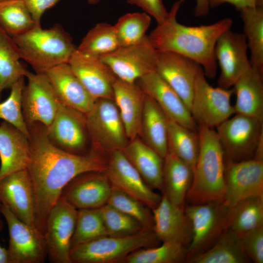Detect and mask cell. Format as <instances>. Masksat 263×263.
Masks as SVG:
<instances>
[{"mask_svg": "<svg viewBox=\"0 0 263 263\" xmlns=\"http://www.w3.org/2000/svg\"><path fill=\"white\" fill-rule=\"evenodd\" d=\"M27 125L30 155L26 169L35 193L36 227L44 236L48 214L64 188L82 173L105 172L107 160L103 152L93 146L83 154L62 150L49 140L43 124L33 122Z\"/></svg>", "mask_w": 263, "mask_h": 263, "instance_id": "obj_1", "label": "cell"}, {"mask_svg": "<svg viewBox=\"0 0 263 263\" xmlns=\"http://www.w3.org/2000/svg\"><path fill=\"white\" fill-rule=\"evenodd\" d=\"M184 2L175 1L166 19L157 23L148 38L156 50L174 52L194 61L201 67L206 77L212 79L218 67L216 43L220 36L231 28L233 21L225 18L208 25L182 24L177 21V15Z\"/></svg>", "mask_w": 263, "mask_h": 263, "instance_id": "obj_2", "label": "cell"}, {"mask_svg": "<svg viewBox=\"0 0 263 263\" xmlns=\"http://www.w3.org/2000/svg\"><path fill=\"white\" fill-rule=\"evenodd\" d=\"M200 148L186 200L190 204L224 202V153L214 128L198 125Z\"/></svg>", "mask_w": 263, "mask_h": 263, "instance_id": "obj_3", "label": "cell"}, {"mask_svg": "<svg viewBox=\"0 0 263 263\" xmlns=\"http://www.w3.org/2000/svg\"><path fill=\"white\" fill-rule=\"evenodd\" d=\"M12 38L21 59L29 63L36 73L68 63L76 49L70 34L58 24L47 29L37 25Z\"/></svg>", "mask_w": 263, "mask_h": 263, "instance_id": "obj_4", "label": "cell"}, {"mask_svg": "<svg viewBox=\"0 0 263 263\" xmlns=\"http://www.w3.org/2000/svg\"><path fill=\"white\" fill-rule=\"evenodd\" d=\"M160 241L152 231L122 237L107 236L72 247L70 259L75 263H123L134 251L157 246Z\"/></svg>", "mask_w": 263, "mask_h": 263, "instance_id": "obj_5", "label": "cell"}, {"mask_svg": "<svg viewBox=\"0 0 263 263\" xmlns=\"http://www.w3.org/2000/svg\"><path fill=\"white\" fill-rule=\"evenodd\" d=\"M215 128L225 161L253 158L263 141V119L235 113Z\"/></svg>", "mask_w": 263, "mask_h": 263, "instance_id": "obj_6", "label": "cell"}, {"mask_svg": "<svg viewBox=\"0 0 263 263\" xmlns=\"http://www.w3.org/2000/svg\"><path fill=\"white\" fill-rule=\"evenodd\" d=\"M185 209L191 230L187 260L209 248L228 229L231 208L224 202L190 204Z\"/></svg>", "mask_w": 263, "mask_h": 263, "instance_id": "obj_7", "label": "cell"}, {"mask_svg": "<svg viewBox=\"0 0 263 263\" xmlns=\"http://www.w3.org/2000/svg\"><path fill=\"white\" fill-rule=\"evenodd\" d=\"M86 115V123L92 146L109 153L123 150L127 136L118 110L113 99L95 100Z\"/></svg>", "mask_w": 263, "mask_h": 263, "instance_id": "obj_8", "label": "cell"}, {"mask_svg": "<svg viewBox=\"0 0 263 263\" xmlns=\"http://www.w3.org/2000/svg\"><path fill=\"white\" fill-rule=\"evenodd\" d=\"M233 94L232 88L224 89L210 85L200 67L196 76L190 108L197 125L215 128L234 114L231 101Z\"/></svg>", "mask_w": 263, "mask_h": 263, "instance_id": "obj_9", "label": "cell"}, {"mask_svg": "<svg viewBox=\"0 0 263 263\" xmlns=\"http://www.w3.org/2000/svg\"><path fill=\"white\" fill-rule=\"evenodd\" d=\"M157 51L148 36L139 42L99 56L121 80L135 83L146 74L155 71Z\"/></svg>", "mask_w": 263, "mask_h": 263, "instance_id": "obj_10", "label": "cell"}, {"mask_svg": "<svg viewBox=\"0 0 263 263\" xmlns=\"http://www.w3.org/2000/svg\"><path fill=\"white\" fill-rule=\"evenodd\" d=\"M77 210L60 198L50 210L46 223L44 238L47 257L53 263H72L71 241Z\"/></svg>", "mask_w": 263, "mask_h": 263, "instance_id": "obj_11", "label": "cell"}, {"mask_svg": "<svg viewBox=\"0 0 263 263\" xmlns=\"http://www.w3.org/2000/svg\"><path fill=\"white\" fill-rule=\"evenodd\" d=\"M224 203L232 208L242 201L263 196V160L225 161Z\"/></svg>", "mask_w": 263, "mask_h": 263, "instance_id": "obj_12", "label": "cell"}, {"mask_svg": "<svg viewBox=\"0 0 263 263\" xmlns=\"http://www.w3.org/2000/svg\"><path fill=\"white\" fill-rule=\"evenodd\" d=\"M1 214L7 224L9 263H42L47 257L44 236L36 228L17 218L4 205Z\"/></svg>", "mask_w": 263, "mask_h": 263, "instance_id": "obj_13", "label": "cell"}, {"mask_svg": "<svg viewBox=\"0 0 263 263\" xmlns=\"http://www.w3.org/2000/svg\"><path fill=\"white\" fill-rule=\"evenodd\" d=\"M27 83L23 89L22 110L26 124L39 122L48 127L57 112L59 100L43 73L27 71Z\"/></svg>", "mask_w": 263, "mask_h": 263, "instance_id": "obj_14", "label": "cell"}, {"mask_svg": "<svg viewBox=\"0 0 263 263\" xmlns=\"http://www.w3.org/2000/svg\"><path fill=\"white\" fill-rule=\"evenodd\" d=\"M248 50L244 33L234 32L230 29L220 36L215 47V56L220 68L218 87L232 88L238 79L251 67Z\"/></svg>", "mask_w": 263, "mask_h": 263, "instance_id": "obj_15", "label": "cell"}, {"mask_svg": "<svg viewBox=\"0 0 263 263\" xmlns=\"http://www.w3.org/2000/svg\"><path fill=\"white\" fill-rule=\"evenodd\" d=\"M46 133L51 142L59 149L76 154L86 153L84 151L90 137L86 115L59 101L55 117L46 127Z\"/></svg>", "mask_w": 263, "mask_h": 263, "instance_id": "obj_16", "label": "cell"}, {"mask_svg": "<svg viewBox=\"0 0 263 263\" xmlns=\"http://www.w3.org/2000/svg\"><path fill=\"white\" fill-rule=\"evenodd\" d=\"M105 173L112 186L137 199L151 210L159 204L162 196L146 183L121 150L110 153Z\"/></svg>", "mask_w": 263, "mask_h": 263, "instance_id": "obj_17", "label": "cell"}, {"mask_svg": "<svg viewBox=\"0 0 263 263\" xmlns=\"http://www.w3.org/2000/svg\"><path fill=\"white\" fill-rule=\"evenodd\" d=\"M0 202L19 220L36 228L35 193L27 169L0 179Z\"/></svg>", "mask_w": 263, "mask_h": 263, "instance_id": "obj_18", "label": "cell"}, {"mask_svg": "<svg viewBox=\"0 0 263 263\" xmlns=\"http://www.w3.org/2000/svg\"><path fill=\"white\" fill-rule=\"evenodd\" d=\"M112 185L105 172L82 173L63 189L60 197L77 210L99 208L108 203Z\"/></svg>", "mask_w": 263, "mask_h": 263, "instance_id": "obj_19", "label": "cell"}, {"mask_svg": "<svg viewBox=\"0 0 263 263\" xmlns=\"http://www.w3.org/2000/svg\"><path fill=\"white\" fill-rule=\"evenodd\" d=\"M136 83L156 102L169 120L197 131L198 125L187 105L155 71L144 75Z\"/></svg>", "mask_w": 263, "mask_h": 263, "instance_id": "obj_20", "label": "cell"}, {"mask_svg": "<svg viewBox=\"0 0 263 263\" xmlns=\"http://www.w3.org/2000/svg\"><path fill=\"white\" fill-rule=\"evenodd\" d=\"M157 51L155 71L180 96L190 110L196 76L201 67L180 54Z\"/></svg>", "mask_w": 263, "mask_h": 263, "instance_id": "obj_21", "label": "cell"}, {"mask_svg": "<svg viewBox=\"0 0 263 263\" xmlns=\"http://www.w3.org/2000/svg\"><path fill=\"white\" fill-rule=\"evenodd\" d=\"M68 64L95 100L113 99V84L117 77L99 56L86 54L76 49Z\"/></svg>", "mask_w": 263, "mask_h": 263, "instance_id": "obj_22", "label": "cell"}, {"mask_svg": "<svg viewBox=\"0 0 263 263\" xmlns=\"http://www.w3.org/2000/svg\"><path fill=\"white\" fill-rule=\"evenodd\" d=\"M43 73L47 77L60 102L85 114L91 110L95 100L68 63L51 68Z\"/></svg>", "mask_w": 263, "mask_h": 263, "instance_id": "obj_23", "label": "cell"}, {"mask_svg": "<svg viewBox=\"0 0 263 263\" xmlns=\"http://www.w3.org/2000/svg\"><path fill=\"white\" fill-rule=\"evenodd\" d=\"M152 212L154 231L159 240L177 243L188 248L191 239V230L184 206L172 204L163 194L159 204Z\"/></svg>", "mask_w": 263, "mask_h": 263, "instance_id": "obj_24", "label": "cell"}, {"mask_svg": "<svg viewBox=\"0 0 263 263\" xmlns=\"http://www.w3.org/2000/svg\"><path fill=\"white\" fill-rule=\"evenodd\" d=\"M113 94L127 138L133 140L140 134L145 94L136 82L117 78L113 84Z\"/></svg>", "mask_w": 263, "mask_h": 263, "instance_id": "obj_25", "label": "cell"}, {"mask_svg": "<svg viewBox=\"0 0 263 263\" xmlns=\"http://www.w3.org/2000/svg\"><path fill=\"white\" fill-rule=\"evenodd\" d=\"M30 155L28 137L12 124L0 123V179L26 169Z\"/></svg>", "mask_w": 263, "mask_h": 263, "instance_id": "obj_26", "label": "cell"}, {"mask_svg": "<svg viewBox=\"0 0 263 263\" xmlns=\"http://www.w3.org/2000/svg\"><path fill=\"white\" fill-rule=\"evenodd\" d=\"M152 189L164 193V158L143 141L135 138L121 150Z\"/></svg>", "mask_w": 263, "mask_h": 263, "instance_id": "obj_27", "label": "cell"}, {"mask_svg": "<svg viewBox=\"0 0 263 263\" xmlns=\"http://www.w3.org/2000/svg\"><path fill=\"white\" fill-rule=\"evenodd\" d=\"M235 113L263 119V75L252 67L232 87Z\"/></svg>", "mask_w": 263, "mask_h": 263, "instance_id": "obj_28", "label": "cell"}, {"mask_svg": "<svg viewBox=\"0 0 263 263\" xmlns=\"http://www.w3.org/2000/svg\"><path fill=\"white\" fill-rule=\"evenodd\" d=\"M168 121L156 102L145 94L140 134L144 142L163 158L168 152Z\"/></svg>", "mask_w": 263, "mask_h": 263, "instance_id": "obj_29", "label": "cell"}, {"mask_svg": "<svg viewBox=\"0 0 263 263\" xmlns=\"http://www.w3.org/2000/svg\"><path fill=\"white\" fill-rule=\"evenodd\" d=\"M193 169L187 164L168 152L164 158V193L172 204L184 206L192 184Z\"/></svg>", "mask_w": 263, "mask_h": 263, "instance_id": "obj_30", "label": "cell"}, {"mask_svg": "<svg viewBox=\"0 0 263 263\" xmlns=\"http://www.w3.org/2000/svg\"><path fill=\"white\" fill-rule=\"evenodd\" d=\"M249 261L239 236L227 229L209 248L187 261L190 263H246Z\"/></svg>", "mask_w": 263, "mask_h": 263, "instance_id": "obj_31", "label": "cell"}, {"mask_svg": "<svg viewBox=\"0 0 263 263\" xmlns=\"http://www.w3.org/2000/svg\"><path fill=\"white\" fill-rule=\"evenodd\" d=\"M251 67L263 75V5L239 10Z\"/></svg>", "mask_w": 263, "mask_h": 263, "instance_id": "obj_32", "label": "cell"}, {"mask_svg": "<svg viewBox=\"0 0 263 263\" xmlns=\"http://www.w3.org/2000/svg\"><path fill=\"white\" fill-rule=\"evenodd\" d=\"M168 152L194 170L200 148L197 131L190 130L168 119Z\"/></svg>", "mask_w": 263, "mask_h": 263, "instance_id": "obj_33", "label": "cell"}, {"mask_svg": "<svg viewBox=\"0 0 263 263\" xmlns=\"http://www.w3.org/2000/svg\"><path fill=\"white\" fill-rule=\"evenodd\" d=\"M19 49L12 37L0 28V101L5 90L10 89L28 71L21 64Z\"/></svg>", "mask_w": 263, "mask_h": 263, "instance_id": "obj_34", "label": "cell"}, {"mask_svg": "<svg viewBox=\"0 0 263 263\" xmlns=\"http://www.w3.org/2000/svg\"><path fill=\"white\" fill-rule=\"evenodd\" d=\"M263 226V196L248 198L231 208L228 229L241 235Z\"/></svg>", "mask_w": 263, "mask_h": 263, "instance_id": "obj_35", "label": "cell"}, {"mask_svg": "<svg viewBox=\"0 0 263 263\" xmlns=\"http://www.w3.org/2000/svg\"><path fill=\"white\" fill-rule=\"evenodd\" d=\"M38 24L23 0L0 1V28L13 37L24 33Z\"/></svg>", "mask_w": 263, "mask_h": 263, "instance_id": "obj_36", "label": "cell"}, {"mask_svg": "<svg viewBox=\"0 0 263 263\" xmlns=\"http://www.w3.org/2000/svg\"><path fill=\"white\" fill-rule=\"evenodd\" d=\"M187 248L172 242L160 246L138 249L125 258L124 263H180L187 261Z\"/></svg>", "mask_w": 263, "mask_h": 263, "instance_id": "obj_37", "label": "cell"}, {"mask_svg": "<svg viewBox=\"0 0 263 263\" xmlns=\"http://www.w3.org/2000/svg\"><path fill=\"white\" fill-rule=\"evenodd\" d=\"M119 47L120 45L113 25L101 22L89 30L76 49L86 54L100 56Z\"/></svg>", "mask_w": 263, "mask_h": 263, "instance_id": "obj_38", "label": "cell"}, {"mask_svg": "<svg viewBox=\"0 0 263 263\" xmlns=\"http://www.w3.org/2000/svg\"><path fill=\"white\" fill-rule=\"evenodd\" d=\"M151 17L145 12L127 13L113 25L120 47L136 44L143 39L151 23Z\"/></svg>", "mask_w": 263, "mask_h": 263, "instance_id": "obj_39", "label": "cell"}, {"mask_svg": "<svg viewBox=\"0 0 263 263\" xmlns=\"http://www.w3.org/2000/svg\"><path fill=\"white\" fill-rule=\"evenodd\" d=\"M107 236L108 234L99 208L77 210L71 248Z\"/></svg>", "mask_w": 263, "mask_h": 263, "instance_id": "obj_40", "label": "cell"}, {"mask_svg": "<svg viewBox=\"0 0 263 263\" xmlns=\"http://www.w3.org/2000/svg\"><path fill=\"white\" fill-rule=\"evenodd\" d=\"M107 204L135 219L144 230L154 231L152 210L137 199L112 186Z\"/></svg>", "mask_w": 263, "mask_h": 263, "instance_id": "obj_41", "label": "cell"}, {"mask_svg": "<svg viewBox=\"0 0 263 263\" xmlns=\"http://www.w3.org/2000/svg\"><path fill=\"white\" fill-rule=\"evenodd\" d=\"M99 210L109 236L126 237L145 230L135 219L108 204Z\"/></svg>", "mask_w": 263, "mask_h": 263, "instance_id": "obj_42", "label": "cell"}, {"mask_svg": "<svg viewBox=\"0 0 263 263\" xmlns=\"http://www.w3.org/2000/svg\"><path fill=\"white\" fill-rule=\"evenodd\" d=\"M24 78H21L12 86L6 99L0 101V119L12 124L28 137L27 125L23 117L21 105L22 93L25 85Z\"/></svg>", "mask_w": 263, "mask_h": 263, "instance_id": "obj_43", "label": "cell"}, {"mask_svg": "<svg viewBox=\"0 0 263 263\" xmlns=\"http://www.w3.org/2000/svg\"><path fill=\"white\" fill-rule=\"evenodd\" d=\"M244 251L250 260L263 263V226L239 235Z\"/></svg>", "mask_w": 263, "mask_h": 263, "instance_id": "obj_44", "label": "cell"}, {"mask_svg": "<svg viewBox=\"0 0 263 263\" xmlns=\"http://www.w3.org/2000/svg\"><path fill=\"white\" fill-rule=\"evenodd\" d=\"M127 2L141 8L144 12L153 18L157 23L163 21L168 15L169 11L162 0H127Z\"/></svg>", "mask_w": 263, "mask_h": 263, "instance_id": "obj_45", "label": "cell"}, {"mask_svg": "<svg viewBox=\"0 0 263 263\" xmlns=\"http://www.w3.org/2000/svg\"><path fill=\"white\" fill-rule=\"evenodd\" d=\"M60 0H23L33 19L38 24L44 13L55 5Z\"/></svg>", "mask_w": 263, "mask_h": 263, "instance_id": "obj_46", "label": "cell"}, {"mask_svg": "<svg viewBox=\"0 0 263 263\" xmlns=\"http://www.w3.org/2000/svg\"><path fill=\"white\" fill-rule=\"evenodd\" d=\"M210 8L217 7L225 3L230 4L240 10L246 7L263 5V0H208Z\"/></svg>", "mask_w": 263, "mask_h": 263, "instance_id": "obj_47", "label": "cell"}, {"mask_svg": "<svg viewBox=\"0 0 263 263\" xmlns=\"http://www.w3.org/2000/svg\"><path fill=\"white\" fill-rule=\"evenodd\" d=\"M196 3L194 9L196 17L207 16L210 9L208 0H195Z\"/></svg>", "mask_w": 263, "mask_h": 263, "instance_id": "obj_48", "label": "cell"}, {"mask_svg": "<svg viewBox=\"0 0 263 263\" xmlns=\"http://www.w3.org/2000/svg\"><path fill=\"white\" fill-rule=\"evenodd\" d=\"M3 228V223L0 219V232ZM0 263H9L7 249L2 247L0 244Z\"/></svg>", "mask_w": 263, "mask_h": 263, "instance_id": "obj_49", "label": "cell"}, {"mask_svg": "<svg viewBox=\"0 0 263 263\" xmlns=\"http://www.w3.org/2000/svg\"><path fill=\"white\" fill-rule=\"evenodd\" d=\"M87 1L91 5H96L100 1V0H87Z\"/></svg>", "mask_w": 263, "mask_h": 263, "instance_id": "obj_50", "label": "cell"}, {"mask_svg": "<svg viewBox=\"0 0 263 263\" xmlns=\"http://www.w3.org/2000/svg\"><path fill=\"white\" fill-rule=\"evenodd\" d=\"M1 203L0 202V211H1Z\"/></svg>", "mask_w": 263, "mask_h": 263, "instance_id": "obj_51", "label": "cell"}, {"mask_svg": "<svg viewBox=\"0 0 263 263\" xmlns=\"http://www.w3.org/2000/svg\"><path fill=\"white\" fill-rule=\"evenodd\" d=\"M2 0H0V1H2Z\"/></svg>", "mask_w": 263, "mask_h": 263, "instance_id": "obj_52", "label": "cell"}]
</instances>
